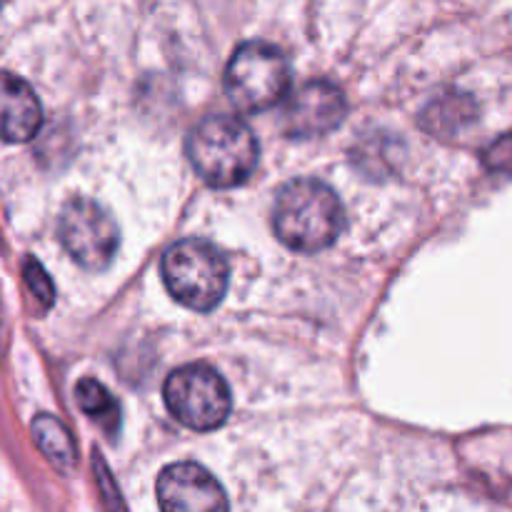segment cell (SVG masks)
I'll use <instances>...</instances> for the list:
<instances>
[{
  "label": "cell",
  "mask_w": 512,
  "mask_h": 512,
  "mask_svg": "<svg viewBox=\"0 0 512 512\" xmlns=\"http://www.w3.org/2000/svg\"><path fill=\"white\" fill-rule=\"evenodd\" d=\"M345 213L338 193L315 178H295L275 195V235L298 253H320L343 233Z\"/></svg>",
  "instance_id": "obj_1"
},
{
  "label": "cell",
  "mask_w": 512,
  "mask_h": 512,
  "mask_svg": "<svg viewBox=\"0 0 512 512\" xmlns=\"http://www.w3.org/2000/svg\"><path fill=\"white\" fill-rule=\"evenodd\" d=\"M188 158L213 188H238L253 175L260 148L253 130L235 115H210L193 128Z\"/></svg>",
  "instance_id": "obj_2"
},
{
  "label": "cell",
  "mask_w": 512,
  "mask_h": 512,
  "mask_svg": "<svg viewBox=\"0 0 512 512\" xmlns=\"http://www.w3.org/2000/svg\"><path fill=\"white\" fill-rule=\"evenodd\" d=\"M163 283L180 305L208 313L228 293V260L208 240H180L163 255Z\"/></svg>",
  "instance_id": "obj_3"
},
{
  "label": "cell",
  "mask_w": 512,
  "mask_h": 512,
  "mask_svg": "<svg viewBox=\"0 0 512 512\" xmlns=\"http://www.w3.org/2000/svg\"><path fill=\"white\" fill-rule=\"evenodd\" d=\"M225 90L245 113L275 108L290 90L288 58L265 40H248L235 50L225 68Z\"/></svg>",
  "instance_id": "obj_4"
},
{
  "label": "cell",
  "mask_w": 512,
  "mask_h": 512,
  "mask_svg": "<svg viewBox=\"0 0 512 512\" xmlns=\"http://www.w3.org/2000/svg\"><path fill=\"white\" fill-rule=\"evenodd\" d=\"M163 398L173 418L198 433L220 428L233 408V395L225 378L205 363L173 370L165 380Z\"/></svg>",
  "instance_id": "obj_5"
},
{
  "label": "cell",
  "mask_w": 512,
  "mask_h": 512,
  "mask_svg": "<svg viewBox=\"0 0 512 512\" xmlns=\"http://www.w3.org/2000/svg\"><path fill=\"white\" fill-rule=\"evenodd\" d=\"M58 238L70 258L85 270H105L118 250V225L90 198L65 203L58 220Z\"/></svg>",
  "instance_id": "obj_6"
},
{
  "label": "cell",
  "mask_w": 512,
  "mask_h": 512,
  "mask_svg": "<svg viewBox=\"0 0 512 512\" xmlns=\"http://www.w3.org/2000/svg\"><path fill=\"white\" fill-rule=\"evenodd\" d=\"M345 95L328 80H310L285 105V130L295 138H318L338 128L345 118Z\"/></svg>",
  "instance_id": "obj_7"
},
{
  "label": "cell",
  "mask_w": 512,
  "mask_h": 512,
  "mask_svg": "<svg viewBox=\"0 0 512 512\" xmlns=\"http://www.w3.org/2000/svg\"><path fill=\"white\" fill-rule=\"evenodd\" d=\"M158 503L168 512H213L228 508L223 488L205 468L195 463H175L160 473Z\"/></svg>",
  "instance_id": "obj_8"
},
{
  "label": "cell",
  "mask_w": 512,
  "mask_h": 512,
  "mask_svg": "<svg viewBox=\"0 0 512 512\" xmlns=\"http://www.w3.org/2000/svg\"><path fill=\"white\" fill-rule=\"evenodd\" d=\"M43 125V108L23 78L0 73V140L28 143Z\"/></svg>",
  "instance_id": "obj_9"
},
{
  "label": "cell",
  "mask_w": 512,
  "mask_h": 512,
  "mask_svg": "<svg viewBox=\"0 0 512 512\" xmlns=\"http://www.w3.org/2000/svg\"><path fill=\"white\" fill-rule=\"evenodd\" d=\"M33 438L53 468H58L60 473H73L75 458H78L75 455V443L70 438L68 428L58 418H53V415H38L33 420Z\"/></svg>",
  "instance_id": "obj_10"
},
{
  "label": "cell",
  "mask_w": 512,
  "mask_h": 512,
  "mask_svg": "<svg viewBox=\"0 0 512 512\" xmlns=\"http://www.w3.org/2000/svg\"><path fill=\"white\" fill-rule=\"evenodd\" d=\"M470 118H473L470 98H465V95H445V98H435L425 108L423 125L433 135H445V130L463 128Z\"/></svg>",
  "instance_id": "obj_11"
},
{
  "label": "cell",
  "mask_w": 512,
  "mask_h": 512,
  "mask_svg": "<svg viewBox=\"0 0 512 512\" xmlns=\"http://www.w3.org/2000/svg\"><path fill=\"white\" fill-rule=\"evenodd\" d=\"M75 398H78V405L83 408V413L88 418L98 420L108 433H113L115 425H118V403L110 398L108 390L98 383V380H80L78 390H75Z\"/></svg>",
  "instance_id": "obj_12"
},
{
  "label": "cell",
  "mask_w": 512,
  "mask_h": 512,
  "mask_svg": "<svg viewBox=\"0 0 512 512\" xmlns=\"http://www.w3.org/2000/svg\"><path fill=\"white\" fill-rule=\"evenodd\" d=\"M25 280H28L30 290H33L35 298L40 300V303L45 305V308H50L53 305V283H50V278L45 275L43 265L38 263V260L28 258L25 260Z\"/></svg>",
  "instance_id": "obj_13"
},
{
  "label": "cell",
  "mask_w": 512,
  "mask_h": 512,
  "mask_svg": "<svg viewBox=\"0 0 512 512\" xmlns=\"http://www.w3.org/2000/svg\"><path fill=\"white\" fill-rule=\"evenodd\" d=\"M488 165L493 170H500V173H512V135L508 138H500L493 148L485 155Z\"/></svg>",
  "instance_id": "obj_14"
},
{
  "label": "cell",
  "mask_w": 512,
  "mask_h": 512,
  "mask_svg": "<svg viewBox=\"0 0 512 512\" xmlns=\"http://www.w3.org/2000/svg\"><path fill=\"white\" fill-rule=\"evenodd\" d=\"M0 5H3V0H0Z\"/></svg>",
  "instance_id": "obj_15"
}]
</instances>
